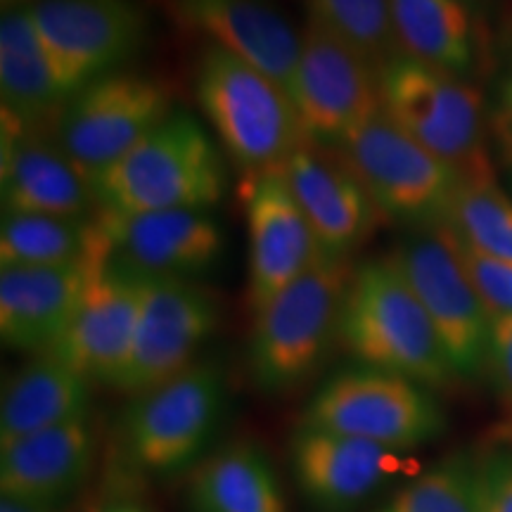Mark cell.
I'll use <instances>...</instances> for the list:
<instances>
[{
  "label": "cell",
  "mask_w": 512,
  "mask_h": 512,
  "mask_svg": "<svg viewBox=\"0 0 512 512\" xmlns=\"http://www.w3.org/2000/svg\"><path fill=\"white\" fill-rule=\"evenodd\" d=\"M91 183L98 207L112 214L207 211L226 195L228 171L207 128L174 112Z\"/></svg>",
  "instance_id": "obj_1"
},
{
  "label": "cell",
  "mask_w": 512,
  "mask_h": 512,
  "mask_svg": "<svg viewBox=\"0 0 512 512\" xmlns=\"http://www.w3.org/2000/svg\"><path fill=\"white\" fill-rule=\"evenodd\" d=\"M339 342L366 368L403 375L422 387L441 389L458 377L437 328L392 256L354 271L339 320Z\"/></svg>",
  "instance_id": "obj_2"
},
{
  "label": "cell",
  "mask_w": 512,
  "mask_h": 512,
  "mask_svg": "<svg viewBox=\"0 0 512 512\" xmlns=\"http://www.w3.org/2000/svg\"><path fill=\"white\" fill-rule=\"evenodd\" d=\"M356 268L349 259L320 256L302 278L254 313L249 375L266 394L304 384L339 337L344 299Z\"/></svg>",
  "instance_id": "obj_3"
},
{
  "label": "cell",
  "mask_w": 512,
  "mask_h": 512,
  "mask_svg": "<svg viewBox=\"0 0 512 512\" xmlns=\"http://www.w3.org/2000/svg\"><path fill=\"white\" fill-rule=\"evenodd\" d=\"M197 105L245 174L278 169L309 143L292 98L247 62L207 43L195 72Z\"/></svg>",
  "instance_id": "obj_4"
},
{
  "label": "cell",
  "mask_w": 512,
  "mask_h": 512,
  "mask_svg": "<svg viewBox=\"0 0 512 512\" xmlns=\"http://www.w3.org/2000/svg\"><path fill=\"white\" fill-rule=\"evenodd\" d=\"M377 91L384 117L460 178L494 176L482 93L463 76L399 53L377 69Z\"/></svg>",
  "instance_id": "obj_5"
},
{
  "label": "cell",
  "mask_w": 512,
  "mask_h": 512,
  "mask_svg": "<svg viewBox=\"0 0 512 512\" xmlns=\"http://www.w3.org/2000/svg\"><path fill=\"white\" fill-rule=\"evenodd\" d=\"M302 425L408 451L444 432V411L420 382L377 368L344 370L306 406Z\"/></svg>",
  "instance_id": "obj_6"
},
{
  "label": "cell",
  "mask_w": 512,
  "mask_h": 512,
  "mask_svg": "<svg viewBox=\"0 0 512 512\" xmlns=\"http://www.w3.org/2000/svg\"><path fill=\"white\" fill-rule=\"evenodd\" d=\"M223 401V375L214 363H195L136 396L119 425L126 463L143 475H171L192 463L219 425Z\"/></svg>",
  "instance_id": "obj_7"
},
{
  "label": "cell",
  "mask_w": 512,
  "mask_h": 512,
  "mask_svg": "<svg viewBox=\"0 0 512 512\" xmlns=\"http://www.w3.org/2000/svg\"><path fill=\"white\" fill-rule=\"evenodd\" d=\"M339 159L354 171L382 216L439 226L460 176L377 114L342 140Z\"/></svg>",
  "instance_id": "obj_8"
},
{
  "label": "cell",
  "mask_w": 512,
  "mask_h": 512,
  "mask_svg": "<svg viewBox=\"0 0 512 512\" xmlns=\"http://www.w3.org/2000/svg\"><path fill=\"white\" fill-rule=\"evenodd\" d=\"M171 114V91L162 81L112 72L67 100L55 119V140L93 181Z\"/></svg>",
  "instance_id": "obj_9"
},
{
  "label": "cell",
  "mask_w": 512,
  "mask_h": 512,
  "mask_svg": "<svg viewBox=\"0 0 512 512\" xmlns=\"http://www.w3.org/2000/svg\"><path fill=\"white\" fill-rule=\"evenodd\" d=\"M389 256L425 306L456 375H482L489 366L494 320L467 278L444 223L411 235Z\"/></svg>",
  "instance_id": "obj_10"
},
{
  "label": "cell",
  "mask_w": 512,
  "mask_h": 512,
  "mask_svg": "<svg viewBox=\"0 0 512 512\" xmlns=\"http://www.w3.org/2000/svg\"><path fill=\"white\" fill-rule=\"evenodd\" d=\"M219 325L214 294L190 278H147L136 339L114 389L128 396L150 392L190 366Z\"/></svg>",
  "instance_id": "obj_11"
},
{
  "label": "cell",
  "mask_w": 512,
  "mask_h": 512,
  "mask_svg": "<svg viewBox=\"0 0 512 512\" xmlns=\"http://www.w3.org/2000/svg\"><path fill=\"white\" fill-rule=\"evenodd\" d=\"M27 10L72 95L131 60L147 36L136 0H36Z\"/></svg>",
  "instance_id": "obj_12"
},
{
  "label": "cell",
  "mask_w": 512,
  "mask_h": 512,
  "mask_svg": "<svg viewBox=\"0 0 512 512\" xmlns=\"http://www.w3.org/2000/svg\"><path fill=\"white\" fill-rule=\"evenodd\" d=\"M290 98L304 136L323 145H339L382 114L375 69L313 22L302 34Z\"/></svg>",
  "instance_id": "obj_13"
},
{
  "label": "cell",
  "mask_w": 512,
  "mask_h": 512,
  "mask_svg": "<svg viewBox=\"0 0 512 512\" xmlns=\"http://www.w3.org/2000/svg\"><path fill=\"white\" fill-rule=\"evenodd\" d=\"M240 197L247 219L249 306L256 313L325 254L294 200L283 166L245 174Z\"/></svg>",
  "instance_id": "obj_14"
},
{
  "label": "cell",
  "mask_w": 512,
  "mask_h": 512,
  "mask_svg": "<svg viewBox=\"0 0 512 512\" xmlns=\"http://www.w3.org/2000/svg\"><path fill=\"white\" fill-rule=\"evenodd\" d=\"M114 264L147 278H192L219 264L226 235L207 211H98Z\"/></svg>",
  "instance_id": "obj_15"
},
{
  "label": "cell",
  "mask_w": 512,
  "mask_h": 512,
  "mask_svg": "<svg viewBox=\"0 0 512 512\" xmlns=\"http://www.w3.org/2000/svg\"><path fill=\"white\" fill-rule=\"evenodd\" d=\"M145 275L105 264L95 273L76 316L50 354L60 356L88 380L114 387L136 339Z\"/></svg>",
  "instance_id": "obj_16"
},
{
  "label": "cell",
  "mask_w": 512,
  "mask_h": 512,
  "mask_svg": "<svg viewBox=\"0 0 512 512\" xmlns=\"http://www.w3.org/2000/svg\"><path fill=\"white\" fill-rule=\"evenodd\" d=\"M0 190L5 214L93 216V183L55 138L3 112Z\"/></svg>",
  "instance_id": "obj_17"
},
{
  "label": "cell",
  "mask_w": 512,
  "mask_h": 512,
  "mask_svg": "<svg viewBox=\"0 0 512 512\" xmlns=\"http://www.w3.org/2000/svg\"><path fill=\"white\" fill-rule=\"evenodd\" d=\"M105 264L110 259L0 268V337L5 347L34 354L53 349Z\"/></svg>",
  "instance_id": "obj_18"
},
{
  "label": "cell",
  "mask_w": 512,
  "mask_h": 512,
  "mask_svg": "<svg viewBox=\"0 0 512 512\" xmlns=\"http://www.w3.org/2000/svg\"><path fill=\"white\" fill-rule=\"evenodd\" d=\"M174 12L211 46L259 69L290 95L302 36L266 0H174Z\"/></svg>",
  "instance_id": "obj_19"
},
{
  "label": "cell",
  "mask_w": 512,
  "mask_h": 512,
  "mask_svg": "<svg viewBox=\"0 0 512 512\" xmlns=\"http://www.w3.org/2000/svg\"><path fill=\"white\" fill-rule=\"evenodd\" d=\"M292 472L313 508L347 512L399 470L396 451L302 425L290 444Z\"/></svg>",
  "instance_id": "obj_20"
},
{
  "label": "cell",
  "mask_w": 512,
  "mask_h": 512,
  "mask_svg": "<svg viewBox=\"0 0 512 512\" xmlns=\"http://www.w3.org/2000/svg\"><path fill=\"white\" fill-rule=\"evenodd\" d=\"M283 171L323 254L349 259L373 233L380 216L354 171L342 159L332 162L309 145L299 147Z\"/></svg>",
  "instance_id": "obj_21"
},
{
  "label": "cell",
  "mask_w": 512,
  "mask_h": 512,
  "mask_svg": "<svg viewBox=\"0 0 512 512\" xmlns=\"http://www.w3.org/2000/svg\"><path fill=\"white\" fill-rule=\"evenodd\" d=\"M95 432L88 418L29 434L0 446L3 498L48 505L74 494L91 475Z\"/></svg>",
  "instance_id": "obj_22"
},
{
  "label": "cell",
  "mask_w": 512,
  "mask_h": 512,
  "mask_svg": "<svg viewBox=\"0 0 512 512\" xmlns=\"http://www.w3.org/2000/svg\"><path fill=\"white\" fill-rule=\"evenodd\" d=\"M91 380L62 361L38 354L10 377L0 403V446L88 415Z\"/></svg>",
  "instance_id": "obj_23"
},
{
  "label": "cell",
  "mask_w": 512,
  "mask_h": 512,
  "mask_svg": "<svg viewBox=\"0 0 512 512\" xmlns=\"http://www.w3.org/2000/svg\"><path fill=\"white\" fill-rule=\"evenodd\" d=\"M0 98L24 126L38 128L60 114L72 91L31 22L27 8L5 10L0 22Z\"/></svg>",
  "instance_id": "obj_24"
},
{
  "label": "cell",
  "mask_w": 512,
  "mask_h": 512,
  "mask_svg": "<svg viewBox=\"0 0 512 512\" xmlns=\"http://www.w3.org/2000/svg\"><path fill=\"white\" fill-rule=\"evenodd\" d=\"M112 259L100 216L5 214L0 266H67Z\"/></svg>",
  "instance_id": "obj_25"
},
{
  "label": "cell",
  "mask_w": 512,
  "mask_h": 512,
  "mask_svg": "<svg viewBox=\"0 0 512 512\" xmlns=\"http://www.w3.org/2000/svg\"><path fill=\"white\" fill-rule=\"evenodd\" d=\"M188 496L195 512H290L271 463L252 444H230L202 460Z\"/></svg>",
  "instance_id": "obj_26"
},
{
  "label": "cell",
  "mask_w": 512,
  "mask_h": 512,
  "mask_svg": "<svg viewBox=\"0 0 512 512\" xmlns=\"http://www.w3.org/2000/svg\"><path fill=\"white\" fill-rule=\"evenodd\" d=\"M401 55L463 76L475 64V24L460 0H389Z\"/></svg>",
  "instance_id": "obj_27"
},
{
  "label": "cell",
  "mask_w": 512,
  "mask_h": 512,
  "mask_svg": "<svg viewBox=\"0 0 512 512\" xmlns=\"http://www.w3.org/2000/svg\"><path fill=\"white\" fill-rule=\"evenodd\" d=\"M444 226L475 252L512 261V202L496 176L460 178Z\"/></svg>",
  "instance_id": "obj_28"
},
{
  "label": "cell",
  "mask_w": 512,
  "mask_h": 512,
  "mask_svg": "<svg viewBox=\"0 0 512 512\" xmlns=\"http://www.w3.org/2000/svg\"><path fill=\"white\" fill-rule=\"evenodd\" d=\"M309 22L354 50L375 72L399 55L389 0H309Z\"/></svg>",
  "instance_id": "obj_29"
},
{
  "label": "cell",
  "mask_w": 512,
  "mask_h": 512,
  "mask_svg": "<svg viewBox=\"0 0 512 512\" xmlns=\"http://www.w3.org/2000/svg\"><path fill=\"white\" fill-rule=\"evenodd\" d=\"M375 512H482V465L467 453L441 460Z\"/></svg>",
  "instance_id": "obj_30"
},
{
  "label": "cell",
  "mask_w": 512,
  "mask_h": 512,
  "mask_svg": "<svg viewBox=\"0 0 512 512\" xmlns=\"http://www.w3.org/2000/svg\"><path fill=\"white\" fill-rule=\"evenodd\" d=\"M448 235H451L460 264H463L467 278H470L472 287L482 299L489 318L494 323L503 318H512V261L491 259V256L479 254L472 247H467L465 242H460L451 230H448Z\"/></svg>",
  "instance_id": "obj_31"
},
{
  "label": "cell",
  "mask_w": 512,
  "mask_h": 512,
  "mask_svg": "<svg viewBox=\"0 0 512 512\" xmlns=\"http://www.w3.org/2000/svg\"><path fill=\"white\" fill-rule=\"evenodd\" d=\"M489 373L505 418L512 425V318L496 320L491 328Z\"/></svg>",
  "instance_id": "obj_32"
},
{
  "label": "cell",
  "mask_w": 512,
  "mask_h": 512,
  "mask_svg": "<svg viewBox=\"0 0 512 512\" xmlns=\"http://www.w3.org/2000/svg\"><path fill=\"white\" fill-rule=\"evenodd\" d=\"M482 512H512V453H491L482 463Z\"/></svg>",
  "instance_id": "obj_33"
},
{
  "label": "cell",
  "mask_w": 512,
  "mask_h": 512,
  "mask_svg": "<svg viewBox=\"0 0 512 512\" xmlns=\"http://www.w3.org/2000/svg\"><path fill=\"white\" fill-rule=\"evenodd\" d=\"M491 133H494L498 157L505 166H512V62L498 86L496 105L491 112Z\"/></svg>",
  "instance_id": "obj_34"
},
{
  "label": "cell",
  "mask_w": 512,
  "mask_h": 512,
  "mask_svg": "<svg viewBox=\"0 0 512 512\" xmlns=\"http://www.w3.org/2000/svg\"><path fill=\"white\" fill-rule=\"evenodd\" d=\"M0 512H53L48 505H34V503H22L15 498H3L0 503Z\"/></svg>",
  "instance_id": "obj_35"
},
{
  "label": "cell",
  "mask_w": 512,
  "mask_h": 512,
  "mask_svg": "<svg viewBox=\"0 0 512 512\" xmlns=\"http://www.w3.org/2000/svg\"><path fill=\"white\" fill-rule=\"evenodd\" d=\"M98 512H152V510L138 501H114V503L102 505Z\"/></svg>",
  "instance_id": "obj_36"
},
{
  "label": "cell",
  "mask_w": 512,
  "mask_h": 512,
  "mask_svg": "<svg viewBox=\"0 0 512 512\" xmlns=\"http://www.w3.org/2000/svg\"><path fill=\"white\" fill-rule=\"evenodd\" d=\"M36 3V0H3V10H17V8H27V5Z\"/></svg>",
  "instance_id": "obj_37"
},
{
  "label": "cell",
  "mask_w": 512,
  "mask_h": 512,
  "mask_svg": "<svg viewBox=\"0 0 512 512\" xmlns=\"http://www.w3.org/2000/svg\"><path fill=\"white\" fill-rule=\"evenodd\" d=\"M460 3H465V5H467V3H472V0H460Z\"/></svg>",
  "instance_id": "obj_38"
}]
</instances>
